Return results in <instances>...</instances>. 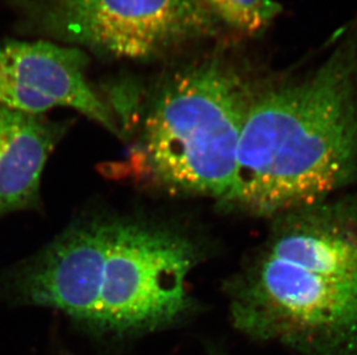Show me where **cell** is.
<instances>
[{"mask_svg": "<svg viewBox=\"0 0 357 355\" xmlns=\"http://www.w3.org/2000/svg\"><path fill=\"white\" fill-rule=\"evenodd\" d=\"M208 355H225V354H221V353L218 352V351H211V352H209Z\"/></svg>", "mask_w": 357, "mask_h": 355, "instance_id": "9c48e42d", "label": "cell"}, {"mask_svg": "<svg viewBox=\"0 0 357 355\" xmlns=\"http://www.w3.org/2000/svg\"><path fill=\"white\" fill-rule=\"evenodd\" d=\"M216 21L246 34L264 31L280 12L275 0H199Z\"/></svg>", "mask_w": 357, "mask_h": 355, "instance_id": "ba28073f", "label": "cell"}, {"mask_svg": "<svg viewBox=\"0 0 357 355\" xmlns=\"http://www.w3.org/2000/svg\"><path fill=\"white\" fill-rule=\"evenodd\" d=\"M255 88L229 65L206 61L168 74L125 121L137 127V175L177 194L226 205L236 175L239 140Z\"/></svg>", "mask_w": 357, "mask_h": 355, "instance_id": "277c9868", "label": "cell"}, {"mask_svg": "<svg viewBox=\"0 0 357 355\" xmlns=\"http://www.w3.org/2000/svg\"><path fill=\"white\" fill-rule=\"evenodd\" d=\"M86 51L47 40L0 42V104L24 113L70 107L121 138L105 96L88 79Z\"/></svg>", "mask_w": 357, "mask_h": 355, "instance_id": "8992f818", "label": "cell"}, {"mask_svg": "<svg viewBox=\"0 0 357 355\" xmlns=\"http://www.w3.org/2000/svg\"><path fill=\"white\" fill-rule=\"evenodd\" d=\"M357 175V24L304 77L255 88L227 205L274 218Z\"/></svg>", "mask_w": 357, "mask_h": 355, "instance_id": "3957f363", "label": "cell"}, {"mask_svg": "<svg viewBox=\"0 0 357 355\" xmlns=\"http://www.w3.org/2000/svg\"><path fill=\"white\" fill-rule=\"evenodd\" d=\"M237 331L300 355H357V194L273 218L228 287Z\"/></svg>", "mask_w": 357, "mask_h": 355, "instance_id": "7a4b0ae2", "label": "cell"}, {"mask_svg": "<svg viewBox=\"0 0 357 355\" xmlns=\"http://www.w3.org/2000/svg\"><path fill=\"white\" fill-rule=\"evenodd\" d=\"M66 129L63 121L0 104V218L40 207L44 165Z\"/></svg>", "mask_w": 357, "mask_h": 355, "instance_id": "52a82bcc", "label": "cell"}, {"mask_svg": "<svg viewBox=\"0 0 357 355\" xmlns=\"http://www.w3.org/2000/svg\"><path fill=\"white\" fill-rule=\"evenodd\" d=\"M202 249L182 228L139 216H93L7 272V297L65 313L100 335L137 336L192 313Z\"/></svg>", "mask_w": 357, "mask_h": 355, "instance_id": "6da1fadb", "label": "cell"}, {"mask_svg": "<svg viewBox=\"0 0 357 355\" xmlns=\"http://www.w3.org/2000/svg\"><path fill=\"white\" fill-rule=\"evenodd\" d=\"M28 34L100 57L149 61L212 35L216 19L199 0H10Z\"/></svg>", "mask_w": 357, "mask_h": 355, "instance_id": "5b68a950", "label": "cell"}]
</instances>
